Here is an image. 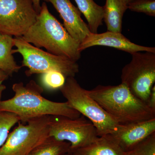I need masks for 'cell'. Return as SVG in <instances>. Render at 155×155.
I'll return each mask as SVG.
<instances>
[{
    "label": "cell",
    "instance_id": "6da1fadb",
    "mask_svg": "<svg viewBox=\"0 0 155 155\" xmlns=\"http://www.w3.org/2000/svg\"><path fill=\"white\" fill-rule=\"evenodd\" d=\"M12 89L14 96L9 99L0 100V111L16 114L22 123L44 116L75 119L81 116L67 101L57 102L45 98L42 95L43 88L34 80L30 81L25 85L22 82L14 84Z\"/></svg>",
    "mask_w": 155,
    "mask_h": 155
},
{
    "label": "cell",
    "instance_id": "7a4b0ae2",
    "mask_svg": "<svg viewBox=\"0 0 155 155\" xmlns=\"http://www.w3.org/2000/svg\"><path fill=\"white\" fill-rule=\"evenodd\" d=\"M34 46L72 61L80 59V43L68 33L64 25L50 13L45 3L41 6L35 23L22 37Z\"/></svg>",
    "mask_w": 155,
    "mask_h": 155
},
{
    "label": "cell",
    "instance_id": "3957f363",
    "mask_svg": "<svg viewBox=\"0 0 155 155\" xmlns=\"http://www.w3.org/2000/svg\"><path fill=\"white\" fill-rule=\"evenodd\" d=\"M87 92L119 125L155 118V112L134 96L124 84L115 86L98 85Z\"/></svg>",
    "mask_w": 155,
    "mask_h": 155
},
{
    "label": "cell",
    "instance_id": "277c9868",
    "mask_svg": "<svg viewBox=\"0 0 155 155\" xmlns=\"http://www.w3.org/2000/svg\"><path fill=\"white\" fill-rule=\"evenodd\" d=\"M60 90L69 105L93 124L98 136L111 134L118 129L119 124L90 97L75 78H67Z\"/></svg>",
    "mask_w": 155,
    "mask_h": 155
},
{
    "label": "cell",
    "instance_id": "5b68a950",
    "mask_svg": "<svg viewBox=\"0 0 155 155\" xmlns=\"http://www.w3.org/2000/svg\"><path fill=\"white\" fill-rule=\"evenodd\" d=\"M14 44L16 48L12 50V54L19 53L22 56V67L28 68L25 72L27 76L54 70L61 72L67 78L75 77L79 72L77 62L43 51L22 37L14 38Z\"/></svg>",
    "mask_w": 155,
    "mask_h": 155
},
{
    "label": "cell",
    "instance_id": "8992f818",
    "mask_svg": "<svg viewBox=\"0 0 155 155\" xmlns=\"http://www.w3.org/2000/svg\"><path fill=\"white\" fill-rule=\"evenodd\" d=\"M52 116H42L25 124L19 122L0 147V155H28L49 136Z\"/></svg>",
    "mask_w": 155,
    "mask_h": 155
},
{
    "label": "cell",
    "instance_id": "52a82bcc",
    "mask_svg": "<svg viewBox=\"0 0 155 155\" xmlns=\"http://www.w3.org/2000/svg\"><path fill=\"white\" fill-rule=\"evenodd\" d=\"M131 54V61L122 69V83L147 104L155 82V53L138 52Z\"/></svg>",
    "mask_w": 155,
    "mask_h": 155
},
{
    "label": "cell",
    "instance_id": "ba28073f",
    "mask_svg": "<svg viewBox=\"0 0 155 155\" xmlns=\"http://www.w3.org/2000/svg\"><path fill=\"white\" fill-rule=\"evenodd\" d=\"M38 14L32 0H0V33L22 37Z\"/></svg>",
    "mask_w": 155,
    "mask_h": 155
},
{
    "label": "cell",
    "instance_id": "9c48e42d",
    "mask_svg": "<svg viewBox=\"0 0 155 155\" xmlns=\"http://www.w3.org/2000/svg\"><path fill=\"white\" fill-rule=\"evenodd\" d=\"M49 134L58 140L69 143L70 150L86 146L98 137L94 125L82 115L75 119L52 116Z\"/></svg>",
    "mask_w": 155,
    "mask_h": 155
},
{
    "label": "cell",
    "instance_id": "30bf717a",
    "mask_svg": "<svg viewBox=\"0 0 155 155\" xmlns=\"http://www.w3.org/2000/svg\"><path fill=\"white\" fill-rule=\"evenodd\" d=\"M95 46L109 47L133 54L138 52H150L155 53V48L148 47L132 42L120 32L107 31L104 33H91L80 44L79 51Z\"/></svg>",
    "mask_w": 155,
    "mask_h": 155
},
{
    "label": "cell",
    "instance_id": "8fae6325",
    "mask_svg": "<svg viewBox=\"0 0 155 155\" xmlns=\"http://www.w3.org/2000/svg\"><path fill=\"white\" fill-rule=\"evenodd\" d=\"M51 3L60 14L64 26L70 35L81 43L90 34L87 24L81 17V13L70 0H44Z\"/></svg>",
    "mask_w": 155,
    "mask_h": 155
},
{
    "label": "cell",
    "instance_id": "7c38bea8",
    "mask_svg": "<svg viewBox=\"0 0 155 155\" xmlns=\"http://www.w3.org/2000/svg\"><path fill=\"white\" fill-rule=\"evenodd\" d=\"M155 132V118L125 125L110 134L123 152L132 149L140 142Z\"/></svg>",
    "mask_w": 155,
    "mask_h": 155
},
{
    "label": "cell",
    "instance_id": "4fadbf2b",
    "mask_svg": "<svg viewBox=\"0 0 155 155\" xmlns=\"http://www.w3.org/2000/svg\"><path fill=\"white\" fill-rule=\"evenodd\" d=\"M70 151L73 155H123V151L110 134L98 137L86 146Z\"/></svg>",
    "mask_w": 155,
    "mask_h": 155
},
{
    "label": "cell",
    "instance_id": "5bb4252c",
    "mask_svg": "<svg viewBox=\"0 0 155 155\" xmlns=\"http://www.w3.org/2000/svg\"><path fill=\"white\" fill-rule=\"evenodd\" d=\"M103 7V20L108 31L121 33L123 15L128 9L127 4L123 0H106Z\"/></svg>",
    "mask_w": 155,
    "mask_h": 155
},
{
    "label": "cell",
    "instance_id": "9a60e30c",
    "mask_svg": "<svg viewBox=\"0 0 155 155\" xmlns=\"http://www.w3.org/2000/svg\"><path fill=\"white\" fill-rule=\"evenodd\" d=\"M14 46L13 37L0 33V69L9 76L19 72L22 67L14 60L12 52Z\"/></svg>",
    "mask_w": 155,
    "mask_h": 155
},
{
    "label": "cell",
    "instance_id": "2e32d148",
    "mask_svg": "<svg viewBox=\"0 0 155 155\" xmlns=\"http://www.w3.org/2000/svg\"><path fill=\"white\" fill-rule=\"evenodd\" d=\"M78 8L86 18L87 25L92 33H97L98 29L102 25L104 7L99 5L94 0H75Z\"/></svg>",
    "mask_w": 155,
    "mask_h": 155
},
{
    "label": "cell",
    "instance_id": "e0dca14e",
    "mask_svg": "<svg viewBox=\"0 0 155 155\" xmlns=\"http://www.w3.org/2000/svg\"><path fill=\"white\" fill-rule=\"evenodd\" d=\"M70 150L69 143L49 136L28 155H62L69 152Z\"/></svg>",
    "mask_w": 155,
    "mask_h": 155
},
{
    "label": "cell",
    "instance_id": "ac0fdd59",
    "mask_svg": "<svg viewBox=\"0 0 155 155\" xmlns=\"http://www.w3.org/2000/svg\"><path fill=\"white\" fill-rule=\"evenodd\" d=\"M19 122L16 114L0 111V147L5 142L12 127Z\"/></svg>",
    "mask_w": 155,
    "mask_h": 155
},
{
    "label": "cell",
    "instance_id": "d6986e66",
    "mask_svg": "<svg viewBox=\"0 0 155 155\" xmlns=\"http://www.w3.org/2000/svg\"><path fill=\"white\" fill-rule=\"evenodd\" d=\"M41 75L42 84L45 88L50 90L60 89L66 81V77L58 71L52 70Z\"/></svg>",
    "mask_w": 155,
    "mask_h": 155
},
{
    "label": "cell",
    "instance_id": "ffe728a7",
    "mask_svg": "<svg viewBox=\"0 0 155 155\" xmlns=\"http://www.w3.org/2000/svg\"><path fill=\"white\" fill-rule=\"evenodd\" d=\"M123 155H155V132L140 142Z\"/></svg>",
    "mask_w": 155,
    "mask_h": 155
},
{
    "label": "cell",
    "instance_id": "44dd1931",
    "mask_svg": "<svg viewBox=\"0 0 155 155\" xmlns=\"http://www.w3.org/2000/svg\"><path fill=\"white\" fill-rule=\"evenodd\" d=\"M127 8L132 11L155 17V0H137L127 5Z\"/></svg>",
    "mask_w": 155,
    "mask_h": 155
},
{
    "label": "cell",
    "instance_id": "7402d4cb",
    "mask_svg": "<svg viewBox=\"0 0 155 155\" xmlns=\"http://www.w3.org/2000/svg\"><path fill=\"white\" fill-rule=\"evenodd\" d=\"M147 105L148 107L151 109L152 110L155 112V85L152 87L151 89L150 93L148 100L147 103Z\"/></svg>",
    "mask_w": 155,
    "mask_h": 155
},
{
    "label": "cell",
    "instance_id": "603a6c76",
    "mask_svg": "<svg viewBox=\"0 0 155 155\" xmlns=\"http://www.w3.org/2000/svg\"><path fill=\"white\" fill-rule=\"evenodd\" d=\"M8 78V75L0 69V84H2L3 82L7 80Z\"/></svg>",
    "mask_w": 155,
    "mask_h": 155
},
{
    "label": "cell",
    "instance_id": "cb8c5ba5",
    "mask_svg": "<svg viewBox=\"0 0 155 155\" xmlns=\"http://www.w3.org/2000/svg\"><path fill=\"white\" fill-rule=\"evenodd\" d=\"M32 1L33 2L35 8L36 10V12L38 14L40 11L41 8L40 5L41 0H32Z\"/></svg>",
    "mask_w": 155,
    "mask_h": 155
},
{
    "label": "cell",
    "instance_id": "d4e9b609",
    "mask_svg": "<svg viewBox=\"0 0 155 155\" xmlns=\"http://www.w3.org/2000/svg\"><path fill=\"white\" fill-rule=\"evenodd\" d=\"M6 89V86L3 84H0V100H2V96L4 91Z\"/></svg>",
    "mask_w": 155,
    "mask_h": 155
},
{
    "label": "cell",
    "instance_id": "484cf974",
    "mask_svg": "<svg viewBox=\"0 0 155 155\" xmlns=\"http://www.w3.org/2000/svg\"><path fill=\"white\" fill-rule=\"evenodd\" d=\"M123 1H124L127 5H128L130 4V3H133L134 2L137 1V0H123Z\"/></svg>",
    "mask_w": 155,
    "mask_h": 155
},
{
    "label": "cell",
    "instance_id": "4316f807",
    "mask_svg": "<svg viewBox=\"0 0 155 155\" xmlns=\"http://www.w3.org/2000/svg\"><path fill=\"white\" fill-rule=\"evenodd\" d=\"M62 155H73V154H72V153L69 151V152L66 153Z\"/></svg>",
    "mask_w": 155,
    "mask_h": 155
}]
</instances>
